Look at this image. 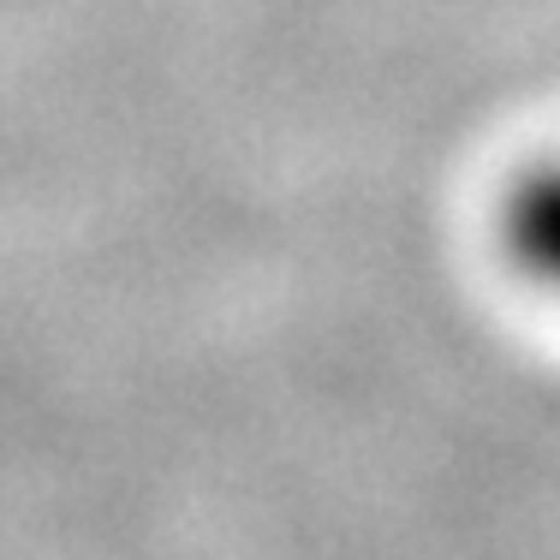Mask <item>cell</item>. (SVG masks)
<instances>
[{"mask_svg":"<svg viewBox=\"0 0 560 560\" xmlns=\"http://www.w3.org/2000/svg\"><path fill=\"white\" fill-rule=\"evenodd\" d=\"M495 245L525 287L560 304V155L518 173L495 203Z\"/></svg>","mask_w":560,"mask_h":560,"instance_id":"1","label":"cell"}]
</instances>
